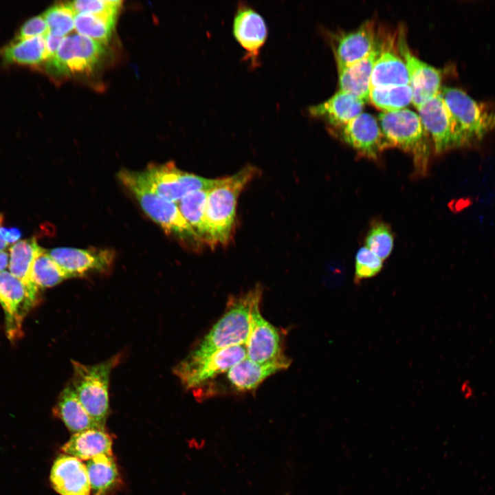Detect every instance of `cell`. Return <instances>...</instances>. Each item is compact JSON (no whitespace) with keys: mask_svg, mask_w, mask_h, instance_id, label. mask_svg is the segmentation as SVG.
<instances>
[{"mask_svg":"<svg viewBox=\"0 0 495 495\" xmlns=\"http://www.w3.org/2000/svg\"><path fill=\"white\" fill-rule=\"evenodd\" d=\"M397 47L406 63L412 93V103L417 109L422 104L437 95L441 88L442 73L412 53L405 36L399 32Z\"/></svg>","mask_w":495,"mask_h":495,"instance_id":"obj_15","label":"cell"},{"mask_svg":"<svg viewBox=\"0 0 495 495\" xmlns=\"http://www.w3.org/2000/svg\"><path fill=\"white\" fill-rule=\"evenodd\" d=\"M232 34L244 50V61L252 69L260 65V54L268 36V28L263 16L245 2H239L232 21Z\"/></svg>","mask_w":495,"mask_h":495,"instance_id":"obj_12","label":"cell"},{"mask_svg":"<svg viewBox=\"0 0 495 495\" xmlns=\"http://www.w3.org/2000/svg\"><path fill=\"white\" fill-rule=\"evenodd\" d=\"M329 131L359 154L370 159H377L383 149L389 147L378 120L368 113L362 112L346 124Z\"/></svg>","mask_w":495,"mask_h":495,"instance_id":"obj_13","label":"cell"},{"mask_svg":"<svg viewBox=\"0 0 495 495\" xmlns=\"http://www.w3.org/2000/svg\"><path fill=\"white\" fill-rule=\"evenodd\" d=\"M21 232L17 228H6L0 227V236L8 245L19 241Z\"/></svg>","mask_w":495,"mask_h":495,"instance_id":"obj_39","label":"cell"},{"mask_svg":"<svg viewBox=\"0 0 495 495\" xmlns=\"http://www.w3.org/2000/svg\"><path fill=\"white\" fill-rule=\"evenodd\" d=\"M365 102L343 91L338 90L329 98L308 107L309 114L324 121L329 129L342 126L362 112Z\"/></svg>","mask_w":495,"mask_h":495,"instance_id":"obj_19","label":"cell"},{"mask_svg":"<svg viewBox=\"0 0 495 495\" xmlns=\"http://www.w3.org/2000/svg\"><path fill=\"white\" fill-rule=\"evenodd\" d=\"M64 37L48 34L45 36L47 59L52 58L60 47ZM46 60V61H47Z\"/></svg>","mask_w":495,"mask_h":495,"instance_id":"obj_38","label":"cell"},{"mask_svg":"<svg viewBox=\"0 0 495 495\" xmlns=\"http://www.w3.org/2000/svg\"><path fill=\"white\" fill-rule=\"evenodd\" d=\"M290 364L291 362L260 364L246 358L192 392L202 400L221 395L254 391L267 377L287 369Z\"/></svg>","mask_w":495,"mask_h":495,"instance_id":"obj_7","label":"cell"},{"mask_svg":"<svg viewBox=\"0 0 495 495\" xmlns=\"http://www.w3.org/2000/svg\"><path fill=\"white\" fill-rule=\"evenodd\" d=\"M111 448V439L104 430L91 429L74 433L61 449L66 454L88 461L99 455H112Z\"/></svg>","mask_w":495,"mask_h":495,"instance_id":"obj_24","label":"cell"},{"mask_svg":"<svg viewBox=\"0 0 495 495\" xmlns=\"http://www.w3.org/2000/svg\"><path fill=\"white\" fill-rule=\"evenodd\" d=\"M412 100L409 85L377 87L370 89L369 100L384 112L405 109Z\"/></svg>","mask_w":495,"mask_h":495,"instance_id":"obj_29","label":"cell"},{"mask_svg":"<svg viewBox=\"0 0 495 495\" xmlns=\"http://www.w3.org/2000/svg\"><path fill=\"white\" fill-rule=\"evenodd\" d=\"M379 43L375 23L370 20L353 30L340 34L333 44L338 69L366 57Z\"/></svg>","mask_w":495,"mask_h":495,"instance_id":"obj_17","label":"cell"},{"mask_svg":"<svg viewBox=\"0 0 495 495\" xmlns=\"http://www.w3.org/2000/svg\"><path fill=\"white\" fill-rule=\"evenodd\" d=\"M259 284L248 292L228 298L221 317L186 356L202 358L231 346L245 345L250 331V314L254 302L262 298Z\"/></svg>","mask_w":495,"mask_h":495,"instance_id":"obj_2","label":"cell"},{"mask_svg":"<svg viewBox=\"0 0 495 495\" xmlns=\"http://www.w3.org/2000/svg\"><path fill=\"white\" fill-rule=\"evenodd\" d=\"M50 482L60 495H90L91 488L85 464L81 460L60 454L50 472Z\"/></svg>","mask_w":495,"mask_h":495,"instance_id":"obj_18","label":"cell"},{"mask_svg":"<svg viewBox=\"0 0 495 495\" xmlns=\"http://www.w3.org/2000/svg\"><path fill=\"white\" fill-rule=\"evenodd\" d=\"M47 253L69 278L106 272L115 258V252L111 249L62 247L47 250Z\"/></svg>","mask_w":495,"mask_h":495,"instance_id":"obj_16","label":"cell"},{"mask_svg":"<svg viewBox=\"0 0 495 495\" xmlns=\"http://www.w3.org/2000/svg\"><path fill=\"white\" fill-rule=\"evenodd\" d=\"M3 220V217L1 214H0V227L2 226ZM8 245H9L7 244L0 236V251L4 250Z\"/></svg>","mask_w":495,"mask_h":495,"instance_id":"obj_41","label":"cell"},{"mask_svg":"<svg viewBox=\"0 0 495 495\" xmlns=\"http://www.w3.org/2000/svg\"><path fill=\"white\" fill-rule=\"evenodd\" d=\"M140 173L153 192L175 203L192 191L210 189L216 181L182 170L172 162L148 165Z\"/></svg>","mask_w":495,"mask_h":495,"instance_id":"obj_8","label":"cell"},{"mask_svg":"<svg viewBox=\"0 0 495 495\" xmlns=\"http://www.w3.org/2000/svg\"><path fill=\"white\" fill-rule=\"evenodd\" d=\"M117 13L77 14L74 29L78 34L91 38L102 45L108 43L116 23Z\"/></svg>","mask_w":495,"mask_h":495,"instance_id":"obj_27","label":"cell"},{"mask_svg":"<svg viewBox=\"0 0 495 495\" xmlns=\"http://www.w3.org/2000/svg\"><path fill=\"white\" fill-rule=\"evenodd\" d=\"M202 189L192 191L184 197L177 205L179 209L205 245V211L208 191Z\"/></svg>","mask_w":495,"mask_h":495,"instance_id":"obj_30","label":"cell"},{"mask_svg":"<svg viewBox=\"0 0 495 495\" xmlns=\"http://www.w3.org/2000/svg\"><path fill=\"white\" fill-rule=\"evenodd\" d=\"M118 177L138 201L144 212L167 234L192 251L197 252L204 247L199 236L182 216L177 204L153 192L140 171L122 170Z\"/></svg>","mask_w":495,"mask_h":495,"instance_id":"obj_3","label":"cell"},{"mask_svg":"<svg viewBox=\"0 0 495 495\" xmlns=\"http://www.w3.org/2000/svg\"><path fill=\"white\" fill-rule=\"evenodd\" d=\"M44 250L34 238L19 240L9 250V272L24 284L36 300L39 289L32 280V268L36 257Z\"/></svg>","mask_w":495,"mask_h":495,"instance_id":"obj_21","label":"cell"},{"mask_svg":"<svg viewBox=\"0 0 495 495\" xmlns=\"http://www.w3.org/2000/svg\"><path fill=\"white\" fill-rule=\"evenodd\" d=\"M247 358L245 345L217 351L202 358H185L174 368L182 385L192 391Z\"/></svg>","mask_w":495,"mask_h":495,"instance_id":"obj_9","label":"cell"},{"mask_svg":"<svg viewBox=\"0 0 495 495\" xmlns=\"http://www.w3.org/2000/svg\"><path fill=\"white\" fill-rule=\"evenodd\" d=\"M54 413L74 433L91 429L104 430L87 412L71 384H68L60 392L54 408Z\"/></svg>","mask_w":495,"mask_h":495,"instance_id":"obj_22","label":"cell"},{"mask_svg":"<svg viewBox=\"0 0 495 495\" xmlns=\"http://www.w3.org/2000/svg\"><path fill=\"white\" fill-rule=\"evenodd\" d=\"M417 110L437 153L463 146L456 124L439 93L422 104Z\"/></svg>","mask_w":495,"mask_h":495,"instance_id":"obj_11","label":"cell"},{"mask_svg":"<svg viewBox=\"0 0 495 495\" xmlns=\"http://www.w3.org/2000/svg\"><path fill=\"white\" fill-rule=\"evenodd\" d=\"M9 254L4 250L0 251V272L8 267Z\"/></svg>","mask_w":495,"mask_h":495,"instance_id":"obj_40","label":"cell"},{"mask_svg":"<svg viewBox=\"0 0 495 495\" xmlns=\"http://www.w3.org/2000/svg\"><path fill=\"white\" fill-rule=\"evenodd\" d=\"M383 261L365 245L358 249L355 257L354 280L355 283L371 278L382 270Z\"/></svg>","mask_w":495,"mask_h":495,"instance_id":"obj_34","label":"cell"},{"mask_svg":"<svg viewBox=\"0 0 495 495\" xmlns=\"http://www.w3.org/2000/svg\"><path fill=\"white\" fill-rule=\"evenodd\" d=\"M36 302L24 284L9 271L0 272V305L5 314L6 335L10 340L21 337L23 318Z\"/></svg>","mask_w":495,"mask_h":495,"instance_id":"obj_14","label":"cell"},{"mask_svg":"<svg viewBox=\"0 0 495 495\" xmlns=\"http://www.w3.org/2000/svg\"><path fill=\"white\" fill-rule=\"evenodd\" d=\"M258 173V168L248 164L230 176L216 179L207 195L205 245L213 248L230 241L239 195Z\"/></svg>","mask_w":495,"mask_h":495,"instance_id":"obj_1","label":"cell"},{"mask_svg":"<svg viewBox=\"0 0 495 495\" xmlns=\"http://www.w3.org/2000/svg\"><path fill=\"white\" fill-rule=\"evenodd\" d=\"M43 16L51 34L65 37L74 29L76 13L70 2L52 6L43 13Z\"/></svg>","mask_w":495,"mask_h":495,"instance_id":"obj_32","label":"cell"},{"mask_svg":"<svg viewBox=\"0 0 495 495\" xmlns=\"http://www.w3.org/2000/svg\"><path fill=\"white\" fill-rule=\"evenodd\" d=\"M6 62L36 65L47 59L45 36L13 41L1 52Z\"/></svg>","mask_w":495,"mask_h":495,"instance_id":"obj_25","label":"cell"},{"mask_svg":"<svg viewBox=\"0 0 495 495\" xmlns=\"http://www.w3.org/2000/svg\"><path fill=\"white\" fill-rule=\"evenodd\" d=\"M49 34L47 22L43 15L28 19L20 28L14 41H20L37 36H46Z\"/></svg>","mask_w":495,"mask_h":495,"instance_id":"obj_37","label":"cell"},{"mask_svg":"<svg viewBox=\"0 0 495 495\" xmlns=\"http://www.w3.org/2000/svg\"><path fill=\"white\" fill-rule=\"evenodd\" d=\"M32 278L40 289L55 286L69 277L45 250L36 257L34 261L32 268Z\"/></svg>","mask_w":495,"mask_h":495,"instance_id":"obj_31","label":"cell"},{"mask_svg":"<svg viewBox=\"0 0 495 495\" xmlns=\"http://www.w3.org/2000/svg\"><path fill=\"white\" fill-rule=\"evenodd\" d=\"M70 4L76 14L83 13H118L121 6L122 1L108 0H77L70 2Z\"/></svg>","mask_w":495,"mask_h":495,"instance_id":"obj_36","label":"cell"},{"mask_svg":"<svg viewBox=\"0 0 495 495\" xmlns=\"http://www.w3.org/2000/svg\"><path fill=\"white\" fill-rule=\"evenodd\" d=\"M365 246L382 261L386 259L394 246V236L389 226L384 222L374 223L366 236Z\"/></svg>","mask_w":495,"mask_h":495,"instance_id":"obj_33","label":"cell"},{"mask_svg":"<svg viewBox=\"0 0 495 495\" xmlns=\"http://www.w3.org/2000/svg\"><path fill=\"white\" fill-rule=\"evenodd\" d=\"M118 358L115 356L94 365L72 360L73 375L71 386L93 420L103 428L109 409L110 374L118 362Z\"/></svg>","mask_w":495,"mask_h":495,"instance_id":"obj_5","label":"cell"},{"mask_svg":"<svg viewBox=\"0 0 495 495\" xmlns=\"http://www.w3.org/2000/svg\"><path fill=\"white\" fill-rule=\"evenodd\" d=\"M382 46V44L379 43L366 57L338 69L339 90L349 93L365 102L369 100L372 71Z\"/></svg>","mask_w":495,"mask_h":495,"instance_id":"obj_20","label":"cell"},{"mask_svg":"<svg viewBox=\"0 0 495 495\" xmlns=\"http://www.w3.org/2000/svg\"><path fill=\"white\" fill-rule=\"evenodd\" d=\"M91 495H105L116 485L118 472L112 455H99L85 463Z\"/></svg>","mask_w":495,"mask_h":495,"instance_id":"obj_26","label":"cell"},{"mask_svg":"<svg viewBox=\"0 0 495 495\" xmlns=\"http://www.w3.org/2000/svg\"><path fill=\"white\" fill-rule=\"evenodd\" d=\"M378 122L389 147L396 146L411 154L415 172L424 175L430 155L429 135L415 112L402 109L382 111Z\"/></svg>","mask_w":495,"mask_h":495,"instance_id":"obj_4","label":"cell"},{"mask_svg":"<svg viewBox=\"0 0 495 495\" xmlns=\"http://www.w3.org/2000/svg\"><path fill=\"white\" fill-rule=\"evenodd\" d=\"M74 56L72 35L64 37L55 54L46 61L47 69L54 74H69L68 68Z\"/></svg>","mask_w":495,"mask_h":495,"instance_id":"obj_35","label":"cell"},{"mask_svg":"<svg viewBox=\"0 0 495 495\" xmlns=\"http://www.w3.org/2000/svg\"><path fill=\"white\" fill-rule=\"evenodd\" d=\"M439 94L456 124L463 146L495 131V105L478 102L457 87H441Z\"/></svg>","mask_w":495,"mask_h":495,"instance_id":"obj_6","label":"cell"},{"mask_svg":"<svg viewBox=\"0 0 495 495\" xmlns=\"http://www.w3.org/2000/svg\"><path fill=\"white\" fill-rule=\"evenodd\" d=\"M409 78L405 62L389 44H382L371 74L370 89L377 87L408 85Z\"/></svg>","mask_w":495,"mask_h":495,"instance_id":"obj_23","label":"cell"},{"mask_svg":"<svg viewBox=\"0 0 495 495\" xmlns=\"http://www.w3.org/2000/svg\"><path fill=\"white\" fill-rule=\"evenodd\" d=\"M261 298L254 302L251 310L250 331L245 344L247 358L260 364L291 362L283 351L281 331L261 313Z\"/></svg>","mask_w":495,"mask_h":495,"instance_id":"obj_10","label":"cell"},{"mask_svg":"<svg viewBox=\"0 0 495 495\" xmlns=\"http://www.w3.org/2000/svg\"><path fill=\"white\" fill-rule=\"evenodd\" d=\"M72 36L74 56L69 65V74L91 71L104 55V45L78 33Z\"/></svg>","mask_w":495,"mask_h":495,"instance_id":"obj_28","label":"cell"}]
</instances>
